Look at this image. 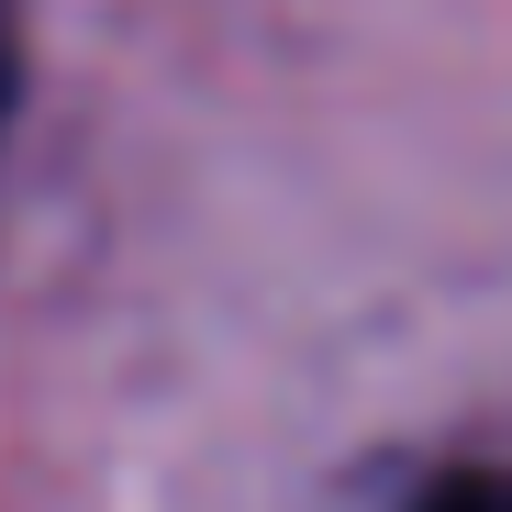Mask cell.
<instances>
[{"instance_id": "cell-2", "label": "cell", "mask_w": 512, "mask_h": 512, "mask_svg": "<svg viewBox=\"0 0 512 512\" xmlns=\"http://www.w3.org/2000/svg\"><path fill=\"white\" fill-rule=\"evenodd\" d=\"M12 78H23V56H12V0H0V112H12Z\"/></svg>"}, {"instance_id": "cell-1", "label": "cell", "mask_w": 512, "mask_h": 512, "mask_svg": "<svg viewBox=\"0 0 512 512\" xmlns=\"http://www.w3.org/2000/svg\"><path fill=\"white\" fill-rule=\"evenodd\" d=\"M412 512H512V468H457V479H435Z\"/></svg>"}]
</instances>
